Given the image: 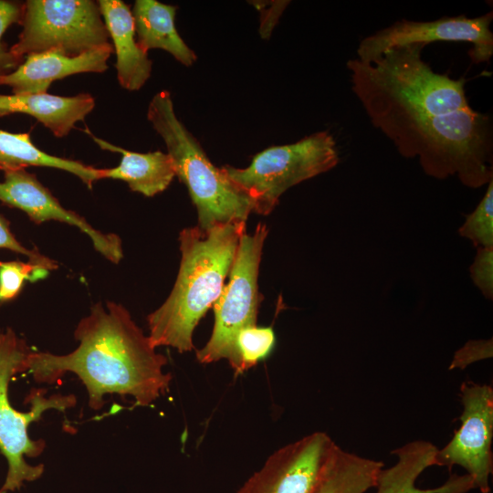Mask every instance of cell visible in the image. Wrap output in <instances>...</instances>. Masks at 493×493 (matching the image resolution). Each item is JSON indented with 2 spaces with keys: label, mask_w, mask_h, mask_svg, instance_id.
<instances>
[{
  "label": "cell",
  "mask_w": 493,
  "mask_h": 493,
  "mask_svg": "<svg viewBox=\"0 0 493 493\" xmlns=\"http://www.w3.org/2000/svg\"><path fill=\"white\" fill-rule=\"evenodd\" d=\"M74 336L79 346L68 354L30 351L26 371L36 382L53 383L73 372L86 386L94 410L104 405L105 394L131 396L136 405L149 406L167 392L172 375L163 371L166 357L121 304H94Z\"/></svg>",
  "instance_id": "obj_1"
},
{
  "label": "cell",
  "mask_w": 493,
  "mask_h": 493,
  "mask_svg": "<svg viewBox=\"0 0 493 493\" xmlns=\"http://www.w3.org/2000/svg\"><path fill=\"white\" fill-rule=\"evenodd\" d=\"M246 222L234 221L202 230L198 226L179 233L180 267L165 301L147 317L152 345L179 352L194 349L199 320L219 297L234 262Z\"/></svg>",
  "instance_id": "obj_2"
},
{
  "label": "cell",
  "mask_w": 493,
  "mask_h": 493,
  "mask_svg": "<svg viewBox=\"0 0 493 493\" xmlns=\"http://www.w3.org/2000/svg\"><path fill=\"white\" fill-rule=\"evenodd\" d=\"M424 45L386 50L371 62L347 61L351 90L371 122L446 115L471 108L465 78L435 72L424 61Z\"/></svg>",
  "instance_id": "obj_3"
},
{
  "label": "cell",
  "mask_w": 493,
  "mask_h": 493,
  "mask_svg": "<svg viewBox=\"0 0 493 493\" xmlns=\"http://www.w3.org/2000/svg\"><path fill=\"white\" fill-rule=\"evenodd\" d=\"M372 125L403 157H417L428 176L439 180L456 176L465 186L475 189L493 179V125L488 114L469 108Z\"/></svg>",
  "instance_id": "obj_4"
},
{
  "label": "cell",
  "mask_w": 493,
  "mask_h": 493,
  "mask_svg": "<svg viewBox=\"0 0 493 493\" xmlns=\"http://www.w3.org/2000/svg\"><path fill=\"white\" fill-rule=\"evenodd\" d=\"M148 121L162 137L174 168L194 205L198 226L208 230L234 221L246 222L254 213L250 197L215 166L198 141L177 118L171 94L156 93L151 100Z\"/></svg>",
  "instance_id": "obj_5"
},
{
  "label": "cell",
  "mask_w": 493,
  "mask_h": 493,
  "mask_svg": "<svg viewBox=\"0 0 493 493\" xmlns=\"http://www.w3.org/2000/svg\"><path fill=\"white\" fill-rule=\"evenodd\" d=\"M31 350L24 340L7 328L0 332V452L8 464V471L0 493L19 488L24 481H34L41 477L43 465L31 466L25 456H39L46 444L29 438L27 428L48 409L64 411L76 404L74 395L56 394L48 398L42 390L31 394L30 411L16 410L8 398V385L17 372H26V361Z\"/></svg>",
  "instance_id": "obj_6"
},
{
  "label": "cell",
  "mask_w": 493,
  "mask_h": 493,
  "mask_svg": "<svg viewBox=\"0 0 493 493\" xmlns=\"http://www.w3.org/2000/svg\"><path fill=\"white\" fill-rule=\"evenodd\" d=\"M339 160L333 136L321 131L290 144L267 148L246 168H221L250 197L254 213L266 215L288 189L331 170Z\"/></svg>",
  "instance_id": "obj_7"
},
{
  "label": "cell",
  "mask_w": 493,
  "mask_h": 493,
  "mask_svg": "<svg viewBox=\"0 0 493 493\" xmlns=\"http://www.w3.org/2000/svg\"><path fill=\"white\" fill-rule=\"evenodd\" d=\"M268 234L258 223L253 234L240 237L236 257L219 297L214 303L215 323L210 339L196 351L200 363L208 364L227 360L236 373L244 372L236 348L238 333L257 325L259 303L258 272L262 250Z\"/></svg>",
  "instance_id": "obj_8"
},
{
  "label": "cell",
  "mask_w": 493,
  "mask_h": 493,
  "mask_svg": "<svg viewBox=\"0 0 493 493\" xmlns=\"http://www.w3.org/2000/svg\"><path fill=\"white\" fill-rule=\"evenodd\" d=\"M21 26L9 49L23 60L48 50L76 57L111 46L98 2L92 0H27Z\"/></svg>",
  "instance_id": "obj_9"
},
{
  "label": "cell",
  "mask_w": 493,
  "mask_h": 493,
  "mask_svg": "<svg viewBox=\"0 0 493 493\" xmlns=\"http://www.w3.org/2000/svg\"><path fill=\"white\" fill-rule=\"evenodd\" d=\"M493 12L477 17L444 16L432 21L402 19L364 37L358 45V60L367 63L396 47L428 43L468 42L473 63L488 62L493 56Z\"/></svg>",
  "instance_id": "obj_10"
},
{
  "label": "cell",
  "mask_w": 493,
  "mask_h": 493,
  "mask_svg": "<svg viewBox=\"0 0 493 493\" xmlns=\"http://www.w3.org/2000/svg\"><path fill=\"white\" fill-rule=\"evenodd\" d=\"M460 398V427L443 448L437 449L435 466L449 469L460 466L471 477L475 488L489 493L493 471V389L488 384L464 382Z\"/></svg>",
  "instance_id": "obj_11"
},
{
  "label": "cell",
  "mask_w": 493,
  "mask_h": 493,
  "mask_svg": "<svg viewBox=\"0 0 493 493\" xmlns=\"http://www.w3.org/2000/svg\"><path fill=\"white\" fill-rule=\"evenodd\" d=\"M335 446L317 431L281 446L236 493H310Z\"/></svg>",
  "instance_id": "obj_12"
},
{
  "label": "cell",
  "mask_w": 493,
  "mask_h": 493,
  "mask_svg": "<svg viewBox=\"0 0 493 493\" xmlns=\"http://www.w3.org/2000/svg\"><path fill=\"white\" fill-rule=\"evenodd\" d=\"M0 201L22 210L35 224L55 220L78 227L108 260L119 263L122 258L121 240L117 235L95 229L84 217L63 207L37 176L26 169L4 173V181L0 182Z\"/></svg>",
  "instance_id": "obj_13"
},
{
  "label": "cell",
  "mask_w": 493,
  "mask_h": 493,
  "mask_svg": "<svg viewBox=\"0 0 493 493\" xmlns=\"http://www.w3.org/2000/svg\"><path fill=\"white\" fill-rule=\"evenodd\" d=\"M113 53L110 47L71 57L58 50L27 55L12 72L0 76V85L11 88L14 94L47 93L53 81L79 73H102Z\"/></svg>",
  "instance_id": "obj_14"
},
{
  "label": "cell",
  "mask_w": 493,
  "mask_h": 493,
  "mask_svg": "<svg viewBox=\"0 0 493 493\" xmlns=\"http://www.w3.org/2000/svg\"><path fill=\"white\" fill-rule=\"evenodd\" d=\"M116 55L117 79L129 90H139L151 77L152 60L138 44L130 6L121 0L98 1Z\"/></svg>",
  "instance_id": "obj_15"
},
{
  "label": "cell",
  "mask_w": 493,
  "mask_h": 493,
  "mask_svg": "<svg viewBox=\"0 0 493 493\" xmlns=\"http://www.w3.org/2000/svg\"><path fill=\"white\" fill-rule=\"evenodd\" d=\"M437 447L428 441L407 443L392 454L396 462L380 473L375 493H467L475 488L468 475H452L446 483L434 488H420L416 480L428 467L435 466Z\"/></svg>",
  "instance_id": "obj_16"
},
{
  "label": "cell",
  "mask_w": 493,
  "mask_h": 493,
  "mask_svg": "<svg viewBox=\"0 0 493 493\" xmlns=\"http://www.w3.org/2000/svg\"><path fill=\"white\" fill-rule=\"evenodd\" d=\"M95 100L89 93L64 97L47 93L0 94V116L27 114L58 138L67 136L93 110Z\"/></svg>",
  "instance_id": "obj_17"
},
{
  "label": "cell",
  "mask_w": 493,
  "mask_h": 493,
  "mask_svg": "<svg viewBox=\"0 0 493 493\" xmlns=\"http://www.w3.org/2000/svg\"><path fill=\"white\" fill-rule=\"evenodd\" d=\"M85 131L102 150L121 154L116 167L100 169L101 179L121 180L128 184L131 191L151 197L163 192L175 176L173 162L167 152H131L96 137L89 130Z\"/></svg>",
  "instance_id": "obj_18"
},
{
  "label": "cell",
  "mask_w": 493,
  "mask_h": 493,
  "mask_svg": "<svg viewBox=\"0 0 493 493\" xmlns=\"http://www.w3.org/2000/svg\"><path fill=\"white\" fill-rule=\"evenodd\" d=\"M177 7L155 0H137L131 10L139 46L148 52L159 48L170 53L178 62L189 67L195 53L185 44L175 27Z\"/></svg>",
  "instance_id": "obj_19"
},
{
  "label": "cell",
  "mask_w": 493,
  "mask_h": 493,
  "mask_svg": "<svg viewBox=\"0 0 493 493\" xmlns=\"http://www.w3.org/2000/svg\"><path fill=\"white\" fill-rule=\"evenodd\" d=\"M31 166L50 167L70 173L89 188L101 180L100 169L79 161L48 154L37 148L29 133H14L0 130V171L7 172Z\"/></svg>",
  "instance_id": "obj_20"
},
{
  "label": "cell",
  "mask_w": 493,
  "mask_h": 493,
  "mask_svg": "<svg viewBox=\"0 0 493 493\" xmlns=\"http://www.w3.org/2000/svg\"><path fill=\"white\" fill-rule=\"evenodd\" d=\"M383 463L335 446L310 493H365L375 488Z\"/></svg>",
  "instance_id": "obj_21"
},
{
  "label": "cell",
  "mask_w": 493,
  "mask_h": 493,
  "mask_svg": "<svg viewBox=\"0 0 493 493\" xmlns=\"http://www.w3.org/2000/svg\"><path fill=\"white\" fill-rule=\"evenodd\" d=\"M458 233L476 247H493V180L476 209L466 216Z\"/></svg>",
  "instance_id": "obj_22"
},
{
  "label": "cell",
  "mask_w": 493,
  "mask_h": 493,
  "mask_svg": "<svg viewBox=\"0 0 493 493\" xmlns=\"http://www.w3.org/2000/svg\"><path fill=\"white\" fill-rule=\"evenodd\" d=\"M271 327L252 326L242 330L236 337V348L244 372L266 358L275 345Z\"/></svg>",
  "instance_id": "obj_23"
},
{
  "label": "cell",
  "mask_w": 493,
  "mask_h": 493,
  "mask_svg": "<svg viewBox=\"0 0 493 493\" xmlns=\"http://www.w3.org/2000/svg\"><path fill=\"white\" fill-rule=\"evenodd\" d=\"M49 270L31 261H0V301L13 299L18 295L24 283L45 278Z\"/></svg>",
  "instance_id": "obj_24"
},
{
  "label": "cell",
  "mask_w": 493,
  "mask_h": 493,
  "mask_svg": "<svg viewBox=\"0 0 493 493\" xmlns=\"http://www.w3.org/2000/svg\"><path fill=\"white\" fill-rule=\"evenodd\" d=\"M23 14L24 4L0 0V76L14 71L24 61L14 56L3 42V36L11 25H21Z\"/></svg>",
  "instance_id": "obj_25"
},
{
  "label": "cell",
  "mask_w": 493,
  "mask_h": 493,
  "mask_svg": "<svg viewBox=\"0 0 493 493\" xmlns=\"http://www.w3.org/2000/svg\"><path fill=\"white\" fill-rule=\"evenodd\" d=\"M477 255L469 267L470 277L483 296L493 297V247H477Z\"/></svg>",
  "instance_id": "obj_26"
},
{
  "label": "cell",
  "mask_w": 493,
  "mask_h": 493,
  "mask_svg": "<svg viewBox=\"0 0 493 493\" xmlns=\"http://www.w3.org/2000/svg\"><path fill=\"white\" fill-rule=\"evenodd\" d=\"M0 248L11 250L28 257V261L38 264L49 271L58 267L56 261L36 249H28L17 241L9 227V222L0 215Z\"/></svg>",
  "instance_id": "obj_27"
},
{
  "label": "cell",
  "mask_w": 493,
  "mask_h": 493,
  "mask_svg": "<svg viewBox=\"0 0 493 493\" xmlns=\"http://www.w3.org/2000/svg\"><path fill=\"white\" fill-rule=\"evenodd\" d=\"M492 356V341H469L459 349L453 358L449 369H464L470 363Z\"/></svg>",
  "instance_id": "obj_28"
}]
</instances>
